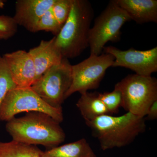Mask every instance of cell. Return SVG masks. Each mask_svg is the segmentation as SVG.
Here are the masks:
<instances>
[{"mask_svg":"<svg viewBox=\"0 0 157 157\" xmlns=\"http://www.w3.org/2000/svg\"><path fill=\"white\" fill-rule=\"evenodd\" d=\"M6 128L14 141L49 149L59 146L66 138L60 123L44 113L29 112L13 118L7 122Z\"/></svg>","mask_w":157,"mask_h":157,"instance_id":"obj_1","label":"cell"},{"mask_svg":"<svg viewBox=\"0 0 157 157\" xmlns=\"http://www.w3.org/2000/svg\"><path fill=\"white\" fill-rule=\"evenodd\" d=\"M85 122L104 151L128 145L146 128L144 117L130 112L117 117L105 114Z\"/></svg>","mask_w":157,"mask_h":157,"instance_id":"obj_2","label":"cell"},{"mask_svg":"<svg viewBox=\"0 0 157 157\" xmlns=\"http://www.w3.org/2000/svg\"><path fill=\"white\" fill-rule=\"evenodd\" d=\"M94 16V9L88 1L73 0L70 15L56 36V45L63 58L77 57L88 47Z\"/></svg>","mask_w":157,"mask_h":157,"instance_id":"obj_3","label":"cell"},{"mask_svg":"<svg viewBox=\"0 0 157 157\" xmlns=\"http://www.w3.org/2000/svg\"><path fill=\"white\" fill-rule=\"evenodd\" d=\"M114 87L121 93V107L141 117L146 116L149 108L157 100V80L151 76L129 75Z\"/></svg>","mask_w":157,"mask_h":157,"instance_id":"obj_4","label":"cell"},{"mask_svg":"<svg viewBox=\"0 0 157 157\" xmlns=\"http://www.w3.org/2000/svg\"><path fill=\"white\" fill-rule=\"evenodd\" d=\"M132 20L128 13L114 0L110 1L106 8L95 20L88 36V47L91 55L102 54L106 43L121 40V29L126 22Z\"/></svg>","mask_w":157,"mask_h":157,"instance_id":"obj_5","label":"cell"},{"mask_svg":"<svg viewBox=\"0 0 157 157\" xmlns=\"http://www.w3.org/2000/svg\"><path fill=\"white\" fill-rule=\"evenodd\" d=\"M72 81V65L63 58L59 64L49 69L31 88L51 107L61 108Z\"/></svg>","mask_w":157,"mask_h":157,"instance_id":"obj_6","label":"cell"},{"mask_svg":"<svg viewBox=\"0 0 157 157\" xmlns=\"http://www.w3.org/2000/svg\"><path fill=\"white\" fill-rule=\"evenodd\" d=\"M24 112L44 113L60 123L63 120L62 108L51 107L31 87H16L9 91L1 104L0 121H9Z\"/></svg>","mask_w":157,"mask_h":157,"instance_id":"obj_7","label":"cell"},{"mask_svg":"<svg viewBox=\"0 0 157 157\" xmlns=\"http://www.w3.org/2000/svg\"><path fill=\"white\" fill-rule=\"evenodd\" d=\"M114 57L110 54L91 55L77 64L72 65V81L65 99L73 94L96 89L100 86L107 69L112 66Z\"/></svg>","mask_w":157,"mask_h":157,"instance_id":"obj_8","label":"cell"},{"mask_svg":"<svg viewBox=\"0 0 157 157\" xmlns=\"http://www.w3.org/2000/svg\"><path fill=\"white\" fill-rule=\"evenodd\" d=\"M103 52L114 57L112 67H122L130 69L135 74L151 76L157 72V47L147 50H137L131 48L122 50L113 46L104 47Z\"/></svg>","mask_w":157,"mask_h":157,"instance_id":"obj_9","label":"cell"},{"mask_svg":"<svg viewBox=\"0 0 157 157\" xmlns=\"http://www.w3.org/2000/svg\"><path fill=\"white\" fill-rule=\"evenodd\" d=\"M2 57L17 88L31 87L36 81V71L29 52L18 50Z\"/></svg>","mask_w":157,"mask_h":157,"instance_id":"obj_10","label":"cell"},{"mask_svg":"<svg viewBox=\"0 0 157 157\" xmlns=\"http://www.w3.org/2000/svg\"><path fill=\"white\" fill-rule=\"evenodd\" d=\"M56 0H17L13 18L17 26L35 33L37 23Z\"/></svg>","mask_w":157,"mask_h":157,"instance_id":"obj_11","label":"cell"},{"mask_svg":"<svg viewBox=\"0 0 157 157\" xmlns=\"http://www.w3.org/2000/svg\"><path fill=\"white\" fill-rule=\"evenodd\" d=\"M55 41L56 36L50 40H42L38 46L28 52L36 69V81L49 69L60 63L63 58Z\"/></svg>","mask_w":157,"mask_h":157,"instance_id":"obj_12","label":"cell"},{"mask_svg":"<svg viewBox=\"0 0 157 157\" xmlns=\"http://www.w3.org/2000/svg\"><path fill=\"white\" fill-rule=\"evenodd\" d=\"M132 20L138 24L157 22V0H114Z\"/></svg>","mask_w":157,"mask_h":157,"instance_id":"obj_13","label":"cell"},{"mask_svg":"<svg viewBox=\"0 0 157 157\" xmlns=\"http://www.w3.org/2000/svg\"><path fill=\"white\" fill-rule=\"evenodd\" d=\"M42 157H97L85 138L43 151Z\"/></svg>","mask_w":157,"mask_h":157,"instance_id":"obj_14","label":"cell"},{"mask_svg":"<svg viewBox=\"0 0 157 157\" xmlns=\"http://www.w3.org/2000/svg\"><path fill=\"white\" fill-rule=\"evenodd\" d=\"M85 122L98 117L109 114L106 107L98 96V93L86 92L81 94L76 104Z\"/></svg>","mask_w":157,"mask_h":157,"instance_id":"obj_15","label":"cell"},{"mask_svg":"<svg viewBox=\"0 0 157 157\" xmlns=\"http://www.w3.org/2000/svg\"><path fill=\"white\" fill-rule=\"evenodd\" d=\"M43 152L36 145L13 140L0 141V157H42Z\"/></svg>","mask_w":157,"mask_h":157,"instance_id":"obj_16","label":"cell"},{"mask_svg":"<svg viewBox=\"0 0 157 157\" xmlns=\"http://www.w3.org/2000/svg\"><path fill=\"white\" fill-rule=\"evenodd\" d=\"M16 87L5 60L0 56V107L8 93Z\"/></svg>","mask_w":157,"mask_h":157,"instance_id":"obj_17","label":"cell"},{"mask_svg":"<svg viewBox=\"0 0 157 157\" xmlns=\"http://www.w3.org/2000/svg\"><path fill=\"white\" fill-rule=\"evenodd\" d=\"M98 96L108 113H117L120 107H121L122 97L121 93L117 88L110 92L98 93Z\"/></svg>","mask_w":157,"mask_h":157,"instance_id":"obj_18","label":"cell"},{"mask_svg":"<svg viewBox=\"0 0 157 157\" xmlns=\"http://www.w3.org/2000/svg\"><path fill=\"white\" fill-rule=\"evenodd\" d=\"M62 28L54 16L51 8L42 15L38 21L35 33L45 31L50 32L56 36L60 32Z\"/></svg>","mask_w":157,"mask_h":157,"instance_id":"obj_19","label":"cell"},{"mask_svg":"<svg viewBox=\"0 0 157 157\" xmlns=\"http://www.w3.org/2000/svg\"><path fill=\"white\" fill-rule=\"evenodd\" d=\"M73 2V0H56L51 8L54 16L62 27L70 15Z\"/></svg>","mask_w":157,"mask_h":157,"instance_id":"obj_20","label":"cell"},{"mask_svg":"<svg viewBox=\"0 0 157 157\" xmlns=\"http://www.w3.org/2000/svg\"><path fill=\"white\" fill-rule=\"evenodd\" d=\"M17 25L13 17L8 15H0V40H7L15 35Z\"/></svg>","mask_w":157,"mask_h":157,"instance_id":"obj_21","label":"cell"},{"mask_svg":"<svg viewBox=\"0 0 157 157\" xmlns=\"http://www.w3.org/2000/svg\"><path fill=\"white\" fill-rule=\"evenodd\" d=\"M146 116L149 120H155L157 118V100L155 101L150 107Z\"/></svg>","mask_w":157,"mask_h":157,"instance_id":"obj_22","label":"cell"},{"mask_svg":"<svg viewBox=\"0 0 157 157\" xmlns=\"http://www.w3.org/2000/svg\"><path fill=\"white\" fill-rule=\"evenodd\" d=\"M6 2V1L4 0H0V9H2L5 6Z\"/></svg>","mask_w":157,"mask_h":157,"instance_id":"obj_23","label":"cell"}]
</instances>
